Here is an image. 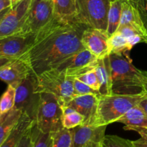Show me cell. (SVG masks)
<instances>
[{"label": "cell", "instance_id": "6da1fadb", "mask_svg": "<svg viewBox=\"0 0 147 147\" xmlns=\"http://www.w3.org/2000/svg\"><path fill=\"white\" fill-rule=\"evenodd\" d=\"M88 27L76 20H54L41 31L31 47L23 55L36 76L54 69L59 63L77 52L86 49L81 42L82 34Z\"/></svg>", "mask_w": 147, "mask_h": 147}, {"label": "cell", "instance_id": "7a4b0ae2", "mask_svg": "<svg viewBox=\"0 0 147 147\" xmlns=\"http://www.w3.org/2000/svg\"><path fill=\"white\" fill-rule=\"evenodd\" d=\"M113 94L136 95L147 93V71L136 68L126 54H110Z\"/></svg>", "mask_w": 147, "mask_h": 147}, {"label": "cell", "instance_id": "3957f363", "mask_svg": "<svg viewBox=\"0 0 147 147\" xmlns=\"http://www.w3.org/2000/svg\"><path fill=\"white\" fill-rule=\"evenodd\" d=\"M146 92L136 95L111 94L99 97L94 126H108L123 116L128 111L138 106Z\"/></svg>", "mask_w": 147, "mask_h": 147}, {"label": "cell", "instance_id": "277c9868", "mask_svg": "<svg viewBox=\"0 0 147 147\" xmlns=\"http://www.w3.org/2000/svg\"><path fill=\"white\" fill-rule=\"evenodd\" d=\"M38 93L54 95L63 108L76 96L73 88L75 78L56 69L47 70L37 76Z\"/></svg>", "mask_w": 147, "mask_h": 147}, {"label": "cell", "instance_id": "5b68a950", "mask_svg": "<svg viewBox=\"0 0 147 147\" xmlns=\"http://www.w3.org/2000/svg\"><path fill=\"white\" fill-rule=\"evenodd\" d=\"M63 106L57 98L50 93H40L35 120L37 129L44 133L57 131L63 128Z\"/></svg>", "mask_w": 147, "mask_h": 147}, {"label": "cell", "instance_id": "8992f818", "mask_svg": "<svg viewBox=\"0 0 147 147\" xmlns=\"http://www.w3.org/2000/svg\"><path fill=\"white\" fill-rule=\"evenodd\" d=\"M113 0H76V20L89 27L107 32L108 14Z\"/></svg>", "mask_w": 147, "mask_h": 147}, {"label": "cell", "instance_id": "52a82bcc", "mask_svg": "<svg viewBox=\"0 0 147 147\" xmlns=\"http://www.w3.org/2000/svg\"><path fill=\"white\" fill-rule=\"evenodd\" d=\"M37 90V76L31 73L15 88L14 108L20 110L35 122L40 100V93Z\"/></svg>", "mask_w": 147, "mask_h": 147}, {"label": "cell", "instance_id": "ba28073f", "mask_svg": "<svg viewBox=\"0 0 147 147\" xmlns=\"http://www.w3.org/2000/svg\"><path fill=\"white\" fill-rule=\"evenodd\" d=\"M55 18L52 0H32L25 22L18 34H37Z\"/></svg>", "mask_w": 147, "mask_h": 147}, {"label": "cell", "instance_id": "9c48e42d", "mask_svg": "<svg viewBox=\"0 0 147 147\" xmlns=\"http://www.w3.org/2000/svg\"><path fill=\"white\" fill-rule=\"evenodd\" d=\"M98 58L86 49L77 52L59 63L54 69L76 78L95 68Z\"/></svg>", "mask_w": 147, "mask_h": 147}, {"label": "cell", "instance_id": "30bf717a", "mask_svg": "<svg viewBox=\"0 0 147 147\" xmlns=\"http://www.w3.org/2000/svg\"><path fill=\"white\" fill-rule=\"evenodd\" d=\"M107 126L80 125L70 129L72 147H103Z\"/></svg>", "mask_w": 147, "mask_h": 147}, {"label": "cell", "instance_id": "8fae6325", "mask_svg": "<svg viewBox=\"0 0 147 147\" xmlns=\"http://www.w3.org/2000/svg\"><path fill=\"white\" fill-rule=\"evenodd\" d=\"M32 0H21L11 7L0 22V38L18 34L21 30Z\"/></svg>", "mask_w": 147, "mask_h": 147}, {"label": "cell", "instance_id": "7c38bea8", "mask_svg": "<svg viewBox=\"0 0 147 147\" xmlns=\"http://www.w3.org/2000/svg\"><path fill=\"white\" fill-rule=\"evenodd\" d=\"M37 34H15L0 38V57H22L34 44Z\"/></svg>", "mask_w": 147, "mask_h": 147}, {"label": "cell", "instance_id": "4fadbf2b", "mask_svg": "<svg viewBox=\"0 0 147 147\" xmlns=\"http://www.w3.org/2000/svg\"><path fill=\"white\" fill-rule=\"evenodd\" d=\"M107 32L96 28L88 27L83 32L81 42L85 48L94 55L98 59L109 55Z\"/></svg>", "mask_w": 147, "mask_h": 147}, {"label": "cell", "instance_id": "5bb4252c", "mask_svg": "<svg viewBox=\"0 0 147 147\" xmlns=\"http://www.w3.org/2000/svg\"><path fill=\"white\" fill-rule=\"evenodd\" d=\"M99 97L100 96L93 94L76 96L65 106L70 108L84 116L83 125H93L97 111Z\"/></svg>", "mask_w": 147, "mask_h": 147}, {"label": "cell", "instance_id": "9a60e30c", "mask_svg": "<svg viewBox=\"0 0 147 147\" xmlns=\"http://www.w3.org/2000/svg\"><path fill=\"white\" fill-rule=\"evenodd\" d=\"M31 73L32 71L27 62L19 57L0 70V80L16 88Z\"/></svg>", "mask_w": 147, "mask_h": 147}, {"label": "cell", "instance_id": "2e32d148", "mask_svg": "<svg viewBox=\"0 0 147 147\" xmlns=\"http://www.w3.org/2000/svg\"><path fill=\"white\" fill-rule=\"evenodd\" d=\"M96 76L98 80L100 96L113 94L112 92V76L109 55L98 59L96 67Z\"/></svg>", "mask_w": 147, "mask_h": 147}, {"label": "cell", "instance_id": "e0dca14e", "mask_svg": "<svg viewBox=\"0 0 147 147\" xmlns=\"http://www.w3.org/2000/svg\"><path fill=\"white\" fill-rule=\"evenodd\" d=\"M124 24L134 26L146 38L147 32L141 17L140 11L134 4L129 0H123L122 4L121 17L119 26Z\"/></svg>", "mask_w": 147, "mask_h": 147}, {"label": "cell", "instance_id": "ac0fdd59", "mask_svg": "<svg viewBox=\"0 0 147 147\" xmlns=\"http://www.w3.org/2000/svg\"><path fill=\"white\" fill-rule=\"evenodd\" d=\"M33 121L28 116L22 113L20 119L10 132L8 137L0 147H16L29 128L32 126Z\"/></svg>", "mask_w": 147, "mask_h": 147}, {"label": "cell", "instance_id": "d6986e66", "mask_svg": "<svg viewBox=\"0 0 147 147\" xmlns=\"http://www.w3.org/2000/svg\"><path fill=\"white\" fill-rule=\"evenodd\" d=\"M22 114V112L15 108L0 114V146L8 137Z\"/></svg>", "mask_w": 147, "mask_h": 147}, {"label": "cell", "instance_id": "ffe728a7", "mask_svg": "<svg viewBox=\"0 0 147 147\" xmlns=\"http://www.w3.org/2000/svg\"><path fill=\"white\" fill-rule=\"evenodd\" d=\"M55 17L63 20H76V0H52Z\"/></svg>", "mask_w": 147, "mask_h": 147}, {"label": "cell", "instance_id": "44dd1931", "mask_svg": "<svg viewBox=\"0 0 147 147\" xmlns=\"http://www.w3.org/2000/svg\"><path fill=\"white\" fill-rule=\"evenodd\" d=\"M117 122L129 126L147 128V114L139 106H136L128 111Z\"/></svg>", "mask_w": 147, "mask_h": 147}, {"label": "cell", "instance_id": "7402d4cb", "mask_svg": "<svg viewBox=\"0 0 147 147\" xmlns=\"http://www.w3.org/2000/svg\"><path fill=\"white\" fill-rule=\"evenodd\" d=\"M123 0H113L111 3L108 14L107 34L110 37L117 31L121 17L122 4Z\"/></svg>", "mask_w": 147, "mask_h": 147}, {"label": "cell", "instance_id": "603a6c76", "mask_svg": "<svg viewBox=\"0 0 147 147\" xmlns=\"http://www.w3.org/2000/svg\"><path fill=\"white\" fill-rule=\"evenodd\" d=\"M109 55L110 54H126L129 53L131 47L129 45L127 39L121 34L116 32L114 34L109 37L108 40Z\"/></svg>", "mask_w": 147, "mask_h": 147}, {"label": "cell", "instance_id": "cb8c5ba5", "mask_svg": "<svg viewBox=\"0 0 147 147\" xmlns=\"http://www.w3.org/2000/svg\"><path fill=\"white\" fill-rule=\"evenodd\" d=\"M63 126L67 129H71L80 125H83L84 123L85 118L78 112L73 110L69 107L63 108Z\"/></svg>", "mask_w": 147, "mask_h": 147}, {"label": "cell", "instance_id": "d4e9b609", "mask_svg": "<svg viewBox=\"0 0 147 147\" xmlns=\"http://www.w3.org/2000/svg\"><path fill=\"white\" fill-rule=\"evenodd\" d=\"M52 147H72V134L70 129L62 128L57 131L52 132Z\"/></svg>", "mask_w": 147, "mask_h": 147}, {"label": "cell", "instance_id": "484cf974", "mask_svg": "<svg viewBox=\"0 0 147 147\" xmlns=\"http://www.w3.org/2000/svg\"><path fill=\"white\" fill-rule=\"evenodd\" d=\"M15 88L8 86L7 90L0 98V114L8 112L14 106Z\"/></svg>", "mask_w": 147, "mask_h": 147}, {"label": "cell", "instance_id": "4316f807", "mask_svg": "<svg viewBox=\"0 0 147 147\" xmlns=\"http://www.w3.org/2000/svg\"><path fill=\"white\" fill-rule=\"evenodd\" d=\"M53 139L51 134L44 133L39 130L34 123L33 126V146L32 147H52Z\"/></svg>", "mask_w": 147, "mask_h": 147}, {"label": "cell", "instance_id": "83f0119b", "mask_svg": "<svg viewBox=\"0 0 147 147\" xmlns=\"http://www.w3.org/2000/svg\"><path fill=\"white\" fill-rule=\"evenodd\" d=\"M103 147H134L132 141L123 139L116 135H106Z\"/></svg>", "mask_w": 147, "mask_h": 147}, {"label": "cell", "instance_id": "f1b7e54d", "mask_svg": "<svg viewBox=\"0 0 147 147\" xmlns=\"http://www.w3.org/2000/svg\"><path fill=\"white\" fill-rule=\"evenodd\" d=\"M73 88H74V92L76 96L87 94H93L100 96L99 91L94 90L91 87L86 85V83L82 82L81 80H78V78H75L74 83H73Z\"/></svg>", "mask_w": 147, "mask_h": 147}, {"label": "cell", "instance_id": "f546056e", "mask_svg": "<svg viewBox=\"0 0 147 147\" xmlns=\"http://www.w3.org/2000/svg\"><path fill=\"white\" fill-rule=\"evenodd\" d=\"M76 78L81 80L82 82H83V83H86V85H88V86H89L90 87H91L92 88H93L94 90L99 91L100 85H99L98 80L96 71H95V68L90 70V71L87 72V73L82 75V76H80L79 77Z\"/></svg>", "mask_w": 147, "mask_h": 147}, {"label": "cell", "instance_id": "4dcf8cb0", "mask_svg": "<svg viewBox=\"0 0 147 147\" xmlns=\"http://www.w3.org/2000/svg\"><path fill=\"white\" fill-rule=\"evenodd\" d=\"M35 123V122H34ZM32 126L29 128L28 130L25 132L24 136L20 141L19 144L16 147H32L33 146V126Z\"/></svg>", "mask_w": 147, "mask_h": 147}, {"label": "cell", "instance_id": "1f68e13d", "mask_svg": "<svg viewBox=\"0 0 147 147\" xmlns=\"http://www.w3.org/2000/svg\"><path fill=\"white\" fill-rule=\"evenodd\" d=\"M123 129L126 131H134L139 134L141 137L147 139V128L137 127V126H125Z\"/></svg>", "mask_w": 147, "mask_h": 147}, {"label": "cell", "instance_id": "d6a6232c", "mask_svg": "<svg viewBox=\"0 0 147 147\" xmlns=\"http://www.w3.org/2000/svg\"><path fill=\"white\" fill-rule=\"evenodd\" d=\"M137 7L139 11H147V0H129Z\"/></svg>", "mask_w": 147, "mask_h": 147}, {"label": "cell", "instance_id": "836d02e7", "mask_svg": "<svg viewBox=\"0 0 147 147\" xmlns=\"http://www.w3.org/2000/svg\"><path fill=\"white\" fill-rule=\"evenodd\" d=\"M134 147H147V139L141 137L137 140L132 141Z\"/></svg>", "mask_w": 147, "mask_h": 147}, {"label": "cell", "instance_id": "e575fe53", "mask_svg": "<svg viewBox=\"0 0 147 147\" xmlns=\"http://www.w3.org/2000/svg\"><path fill=\"white\" fill-rule=\"evenodd\" d=\"M15 60V58L0 57V70H1L3 67H4V66L7 65V64H9V63H11V62H12L13 60Z\"/></svg>", "mask_w": 147, "mask_h": 147}, {"label": "cell", "instance_id": "d590c367", "mask_svg": "<svg viewBox=\"0 0 147 147\" xmlns=\"http://www.w3.org/2000/svg\"><path fill=\"white\" fill-rule=\"evenodd\" d=\"M11 7V0H0V11Z\"/></svg>", "mask_w": 147, "mask_h": 147}, {"label": "cell", "instance_id": "8d00e7d4", "mask_svg": "<svg viewBox=\"0 0 147 147\" xmlns=\"http://www.w3.org/2000/svg\"><path fill=\"white\" fill-rule=\"evenodd\" d=\"M138 106H139V107H140L141 109H142L147 114V94L146 96L141 100V102L139 103Z\"/></svg>", "mask_w": 147, "mask_h": 147}, {"label": "cell", "instance_id": "74e56055", "mask_svg": "<svg viewBox=\"0 0 147 147\" xmlns=\"http://www.w3.org/2000/svg\"><path fill=\"white\" fill-rule=\"evenodd\" d=\"M140 14H141V17H142V21H143L145 29H146V32H147V11H140ZM146 39V43H147V36Z\"/></svg>", "mask_w": 147, "mask_h": 147}, {"label": "cell", "instance_id": "f35d334b", "mask_svg": "<svg viewBox=\"0 0 147 147\" xmlns=\"http://www.w3.org/2000/svg\"><path fill=\"white\" fill-rule=\"evenodd\" d=\"M11 9V7H8V8L4 9L3 11H0V22H1V20H3V18H4V17L7 15V13L10 11V9Z\"/></svg>", "mask_w": 147, "mask_h": 147}, {"label": "cell", "instance_id": "ab89813d", "mask_svg": "<svg viewBox=\"0 0 147 147\" xmlns=\"http://www.w3.org/2000/svg\"><path fill=\"white\" fill-rule=\"evenodd\" d=\"M21 0H11V7L14 6L15 4H17L19 1H20Z\"/></svg>", "mask_w": 147, "mask_h": 147}]
</instances>
